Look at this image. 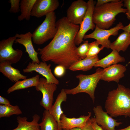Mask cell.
I'll return each mask as SVG.
<instances>
[{
    "instance_id": "6da1fadb",
    "label": "cell",
    "mask_w": 130,
    "mask_h": 130,
    "mask_svg": "<svg viewBox=\"0 0 130 130\" xmlns=\"http://www.w3.org/2000/svg\"><path fill=\"white\" fill-rule=\"evenodd\" d=\"M57 31L51 42L37 51L42 61H50L69 69L73 64L82 59L78 56L74 42L80 26L73 24L63 17L56 22Z\"/></svg>"
},
{
    "instance_id": "7a4b0ae2",
    "label": "cell",
    "mask_w": 130,
    "mask_h": 130,
    "mask_svg": "<svg viewBox=\"0 0 130 130\" xmlns=\"http://www.w3.org/2000/svg\"><path fill=\"white\" fill-rule=\"evenodd\" d=\"M105 108L112 117H130V89L118 84L116 89L108 93Z\"/></svg>"
},
{
    "instance_id": "3957f363",
    "label": "cell",
    "mask_w": 130,
    "mask_h": 130,
    "mask_svg": "<svg viewBox=\"0 0 130 130\" xmlns=\"http://www.w3.org/2000/svg\"><path fill=\"white\" fill-rule=\"evenodd\" d=\"M123 0L111 2L99 6H95L93 14V21L99 28L108 29L114 23L116 17L120 13H125L127 10L122 7Z\"/></svg>"
},
{
    "instance_id": "277c9868",
    "label": "cell",
    "mask_w": 130,
    "mask_h": 130,
    "mask_svg": "<svg viewBox=\"0 0 130 130\" xmlns=\"http://www.w3.org/2000/svg\"><path fill=\"white\" fill-rule=\"evenodd\" d=\"M103 69L98 68L92 74L85 75L79 74L76 77L79 79V82L76 87L71 89H65L67 94L75 95L84 92L88 94L93 103L95 100V91L97 84L100 80Z\"/></svg>"
},
{
    "instance_id": "5b68a950",
    "label": "cell",
    "mask_w": 130,
    "mask_h": 130,
    "mask_svg": "<svg viewBox=\"0 0 130 130\" xmlns=\"http://www.w3.org/2000/svg\"><path fill=\"white\" fill-rule=\"evenodd\" d=\"M56 20L54 11L46 15L44 21L32 33V39L34 44L41 45L54 38L57 31Z\"/></svg>"
},
{
    "instance_id": "8992f818",
    "label": "cell",
    "mask_w": 130,
    "mask_h": 130,
    "mask_svg": "<svg viewBox=\"0 0 130 130\" xmlns=\"http://www.w3.org/2000/svg\"><path fill=\"white\" fill-rule=\"evenodd\" d=\"M16 38L15 36L0 41V62L7 61L12 64H16L21 59L23 53L21 50H14L13 45Z\"/></svg>"
},
{
    "instance_id": "52a82bcc",
    "label": "cell",
    "mask_w": 130,
    "mask_h": 130,
    "mask_svg": "<svg viewBox=\"0 0 130 130\" xmlns=\"http://www.w3.org/2000/svg\"><path fill=\"white\" fill-rule=\"evenodd\" d=\"M124 27L122 23L119 22L115 27L110 29H106L100 28L96 26L94 30L91 33L85 34L84 39L92 38L96 39L101 45V46L109 49L111 43L109 40L110 37L111 35L116 36L117 35L119 31L122 30Z\"/></svg>"
},
{
    "instance_id": "ba28073f",
    "label": "cell",
    "mask_w": 130,
    "mask_h": 130,
    "mask_svg": "<svg viewBox=\"0 0 130 130\" xmlns=\"http://www.w3.org/2000/svg\"><path fill=\"white\" fill-rule=\"evenodd\" d=\"M57 85L48 83L46 78H40L37 85L35 87L37 91H40L42 93V97L40 102V104L46 110H49L53 105V94L57 88Z\"/></svg>"
},
{
    "instance_id": "9c48e42d",
    "label": "cell",
    "mask_w": 130,
    "mask_h": 130,
    "mask_svg": "<svg viewBox=\"0 0 130 130\" xmlns=\"http://www.w3.org/2000/svg\"><path fill=\"white\" fill-rule=\"evenodd\" d=\"M88 8L86 15L80 24L79 30L75 38L74 42L76 45L79 46L82 42L86 32L90 30H93L96 25L93 21V14L96 2L93 0L88 1Z\"/></svg>"
},
{
    "instance_id": "30bf717a",
    "label": "cell",
    "mask_w": 130,
    "mask_h": 130,
    "mask_svg": "<svg viewBox=\"0 0 130 130\" xmlns=\"http://www.w3.org/2000/svg\"><path fill=\"white\" fill-rule=\"evenodd\" d=\"M87 2L83 0H78L72 3L67 10L66 17L71 23L80 24L86 13L88 8Z\"/></svg>"
},
{
    "instance_id": "8fae6325",
    "label": "cell",
    "mask_w": 130,
    "mask_h": 130,
    "mask_svg": "<svg viewBox=\"0 0 130 130\" xmlns=\"http://www.w3.org/2000/svg\"><path fill=\"white\" fill-rule=\"evenodd\" d=\"M93 110L95 122L98 125H101L104 130H115L116 127H118L122 124L121 122H117V120L113 118L106 112L104 111L101 105L94 107Z\"/></svg>"
},
{
    "instance_id": "7c38bea8",
    "label": "cell",
    "mask_w": 130,
    "mask_h": 130,
    "mask_svg": "<svg viewBox=\"0 0 130 130\" xmlns=\"http://www.w3.org/2000/svg\"><path fill=\"white\" fill-rule=\"evenodd\" d=\"M51 65L50 64L47 65L46 62L42 61L39 64L29 62L26 68L23 71L24 73L35 71L45 77L48 83L58 84L59 82L52 74L50 68Z\"/></svg>"
},
{
    "instance_id": "4fadbf2b",
    "label": "cell",
    "mask_w": 130,
    "mask_h": 130,
    "mask_svg": "<svg viewBox=\"0 0 130 130\" xmlns=\"http://www.w3.org/2000/svg\"><path fill=\"white\" fill-rule=\"evenodd\" d=\"M59 5L58 0H36L32 11L31 16L40 18L54 12Z\"/></svg>"
},
{
    "instance_id": "5bb4252c",
    "label": "cell",
    "mask_w": 130,
    "mask_h": 130,
    "mask_svg": "<svg viewBox=\"0 0 130 130\" xmlns=\"http://www.w3.org/2000/svg\"><path fill=\"white\" fill-rule=\"evenodd\" d=\"M32 34L28 32L25 34L16 33L15 36L16 38L14 42L22 45L26 49V52L28 54L32 62L39 63L40 62L38 57L39 52L35 50L32 43Z\"/></svg>"
},
{
    "instance_id": "9a60e30c",
    "label": "cell",
    "mask_w": 130,
    "mask_h": 130,
    "mask_svg": "<svg viewBox=\"0 0 130 130\" xmlns=\"http://www.w3.org/2000/svg\"><path fill=\"white\" fill-rule=\"evenodd\" d=\"M126 70V66L122 65H112L103 69L100 79L108 82L113 81L118 83L120 79L124 76Z\"/></svg>"
},
{
    "instance_id": "2e32d148",
    "label": "cell",
    "mask_w": 130,
    "mask_h": 130,
    "mask_svg": "<svg viewBox=\"0 0 130 130\" xmlns=\"http://www.w3.org/2000/svg\"><path fill=\"white\" fill-rule=\"evenodd\" d=\"M87 116L81 115L79 117L69 118L64 113L61 116L60 121L61 129H70L76 127L81 128L90 118L91 113L89 112Z\"/></svg>"
},
{
    "instance_id": "e0dca14e",
    "label": "cell",
    "mask_w": 130,
    "mask_h": 130,
    "mask_svg": "<svg viewBox=\"0 0 130 130\" xmlns=\"http://www.w3.org/2000/svg\"><path fill=\"white\" fill-rule=\"evenodd\" d=\"M12 64L7 61L0 62V72L13 82L27 78V77L21 74L19 70L12 67Z\"/></svg>"
},
{
    "instance_id": "ac0fdd59",
    "label": "cell",
    "mask_w": 130,
    "mask_h": 130,
    "mask_svg": "<svg viewBox=\"0 0 130 130\" xmlns=\"http://www.w3.org/2000/svg\"><path fill=\"white\" fill-rule=\"evenodd\" d=\"M67 99V94L65 89H62L58 95L55 102L49 111L51 114L57 122L59 130H62L61 127L60 118L63 113L61 108V104L63 102H65Z\"/></svg>"
},
{
    "instance_id": "d6986e66",
    "label": "cell",
    "mask_w": 130,
    "mask_h": 130,
    "mask_svg": "<svg viewBox=\"0 0 130 130\" xmlns=\"http://www.w3.org/2000/svg\"><path fill=\"white\" fill-rule=\"evenodd\" d=\"M32 118V120L29 122L26 117L18 116L16 118L18 123L17 127L12 130H40L38 123L40 119V116L35 114Z\"/></svg>"
},
{
    "instance_id": "ffe728a7",
    "label": "cell",
    "mask_w": 130,
    "mask_h": 130,
    "mask_svg": "<svg viewBox=\"0 0 130 130\" xmlns=\"http://www.w3.org/2000/svg\"><path fill=\"white\" fill-rule=\"evenodd\" d=\"M125 59L120 56L119 52L115 50L112 51L106 56L98 60L95 64V67H101L104 69L109 67L119 62H124Z\"/></svg>"
},
{
    "instance_id": "44dd1931",
    "label": "cell",
    "mask_w": 130,
    "mask_h": 130,
    "mask_svg": "<svg viewBox=\"0 0 130 130\" xmlns=\"http://www.w3.org/2000/svg\"><path fill=\"white\" fill-rule=\"evenodd\" d=\"M130 45V33L124 31L121 33L116 40L111 43L109 48L118 52H124Z\"/></svg>"
},
{
    "instance_id": "7402d4cb",
    "label": "cell",
    "mask_w": 130,
    "mask_h": 130,
    "mask_svg": "<svg viewBox=\"0 0 130 130\" xmlns=\"http://www.w3.org/2000/svg\"><path fill=\"white\" fill-rule=\"evenodd\" d=\"M39 75L37 74L34 77L17 81L8 89L7 91V93L8 94H9L16 90L33 86L35 87L39 82Z\"/></svg>"
},
{
    "instance_id": "603a6c76",
    "label": "cell",
    "mask_w": 130,
    "mask_h": 130,
    "mask_svg": "<svg viewBox=\"0 0 130 130\" xmlns=\"http://www.w3.org/2000/svg\"><path fill=\"white\" fill-rule=\"evenodd\" d=\"M99 60L98 55L85 58L75 63L69 69L72 71H87L91 69L96 63Z\"/></svg>"
},
{
    "instance_id": "cb8c5ba5",
    "label": "cell",
    "mask_w": 130,
    "mask_h": 130,
    "mask_svg": "<svg viewBox=\"0 0 130 130\" xmlns=\"http://www.w3.org/2000/svg\"><path fill=\"white\" fill-rule=\"evenodd\" d=\"M40 130H59L58 123L49 111L45 110L42 122L39 123Z\"/></svg>"
},
{
    "instance_id": "d4e9b609",
    "label": "cell",
    "mask_w": 130,
    "mask_h": 130,
    "mask_svg": "<svg viewBox=\"0 0 130 130\" xmlns=\"http://www.w3.org/2000/svg\"><path fill=\"white\" fill-rule=\"evenodd\" d=\"M36 0H21L20 3L21 14L18 16V20L21 21L24 20H29L31 16L32 11Z\"/></svg>"
},
{
    "instance_id": "484cf974",
    "label": "cell",
    "mask_w": 130,
    "mask_h": 130,
    "mask_svg": "<svg viewBox=\"0 0 130 130\" xmlns=\"http://www.w3.org/2000/svg\"><path fill=\"white\" fill-rule=\"evenodd\" d=\"M22 113L17 105H0V118L8 117L13 115H19Z\"/></svg>"
},
{
    "instance_id": "4316f807",
    "label": "cell",
    "mask_w": 130,
    "mask_h": 130,
    "mask_svg": "<svg viewBox=\"0 0 130 130\" xmlns=\"http://www.w3.org/2000/svg\"><path fill=\"white\" fill-rule=\"evenodd\" d=\"M100 45L97 41L89 43V48L87 54V57H91L98 55L100 51L103 49L104 48L101 46L99 47Z\"/></svg>"
},
{
    "instance_id": "83f0119b",
    "label": "cell",
    "mask_w": 130,
    "mask_h": 130,
    "mask_svg": "<svg viewBox=\"0 0 130 130\" xmlns=\"http://www.w3.org/2000/svg\"><path fill=\"white\" fill-rule=\"evenodd\" d=\"M89 48V43L88 40L84 41L83 43L78 47L77 50L79 57L82 59L87 57V54Z\"/></svg>"
},
{
    "instance_id": "f1b7e54d",
    "label": "cell",
    "mask_w": 130,
    "mask_h": 130,
    "mask_svg": "<svg viewBox=\"0 0 130 130\" xmlns=\"http://www.w3.org/2000/svg\"><path fill=\"white\" fill-rule=\"evenodd\" d=\"M20 0H10L8 2L10 3L11 6L8 11L10 13H16L20 11Z\"/></svg>"
},
{
    "instance_id": "f546056e",
    "label": "cell",
    "mask_w": 130,
    "mask_h": 130,
    "mask_svg": "<svg viewBox=\"0 0 130 130\" xmlns=\"http://www.w3.org/2000/svg\"><path fill=\"white\" fill-rule=\"evenodd\" d=\"M65 68L63 66L58 65L56 66L54 70V74L58 77L63 76L65 72Z\"/></svg>"
},
{
    "instance_id": "4dcf8cb0",
    "label": "cell",
    "mask_w": 130,
    "mask_h": 130,
    "mask_svg": "<svg viewBox=\"0 0 130 130\" xmlns=\"http://www.w3.org/2000/svg\"><path fill=\"white\" fill-rule=\"evenodd\" d=\"M124 6L126 8L127 11L125 13L127 19L130 20V0H123Z\"/></svg>"
},
{
    "instance_id": "1f68e13d",
    "label": "cell",
    "mask_w": 130,
    "mask_h": 130,
    "mask_svg": "<svg viewBox=\"0 0 130 130\" xmlns=\"http://www.w3.org/2000/svg\"><path fill=\"white\" fill-rule=\"evenodd\" d=\"M81 129V130H94L92 125L91 118L89 119L85 125Z\"/></svg>"
},
{
    "instance_id": "d6a6232c",
    "label": "cell",
    "mask_w": 130,
    "mask_h": 130,
    "mask_svg": "<svg viewBox=\"0 0 130 130\" xmlns=\"http://www.w3.org/2000/svg\"><path fill=\"white\" fill-rule=\"evenodd\" d=\"M118 0H98L95 6L97 7L111 2L117 1Z\"/></svg>"
},
{
    "instance_id": "836d02e7",
    "label": "cell",
    "mask_w": 130,
    "mask_h": 130,
    "mask_svg": "<svg viewBox=\"0 0 130 130\" xmlns=\"http://www.w3.org/2000/svg\"><path fill=\"white\" fill-rule=\"evenodd\" d=\"M91 119L92 121V125L94 130H104L101 126L98 125L95 122L94 118L91 117Z\"/></svg>"
},
{
    "instance_id": "e575fe53",
    "label": "cell",
    "mask_w": 130,
    "mask_h": 130,
    "mask_svg": "<svg viewBox=\"0 0 130 130\" xmlns=\"http://www.w3.org/2000/svg\"><path fill=\"white\" fill-rule=\"evenodd\" d=\"M10 101L6 98L0 96V104L2 105H9L10 104Z\"/></svg>"
},
{
    "instance_id": "d590c367",
    "label": "cell",
    "mask_w": 130,
    "mask_h": 130,
    "mask_svg": "<svg viewBox=\"0 0 130 130\" xmlns=\"http://www.w3.org/2000/svg\"><path fill=\"white\" fill-rule=\"evenodd\" d=\"M122 30L124 31L130 33V22L128 25L124 26Z\"/></svg>"
},
{
    "instance_id": "8d00e7d4",
    "label": "cell",
    "mask_w": 130,
    "mask_h": 130,
    "mask_svg": "<svg viewBox=\"0 0 130 130\" xmlns=\"http://www.w3.org/2000/svg\"><path fill=\"white\" fill-rule=\"evenodd\" d=\"M62 130H81V129L80 128L76 127L70 129H63Z\"/></svg>"
},
{
    "instance_id": "74e56055",
    "label": "cell",
    "mask_w": 130,
    "mask_h": 130,
    "mask_svg": "<svg viewBox=\"0 0 130 130\" xmlns=\"http://www.w3.org/2000/svg\"><path fill=\"white\" fill-rule=\"evenodd\" d=\"M115 130H130V125L125 128Z\"/></svg>"
},
{
    "instance_id": "f35d334b",
    "label": "cell",
    "mask_w": 130,
    "mask_h": 130,
    "mask_svg": "<svg viewBox=\"0 0 130 130\" xmlns=\"http://www.w3.org/2000/svg\"><path fill=\"white\" fill-rule=\"evenodd\" d=\"M130 63V62L129 63H128V64H129V63Z\"/></svg>"
}]
</instances>
